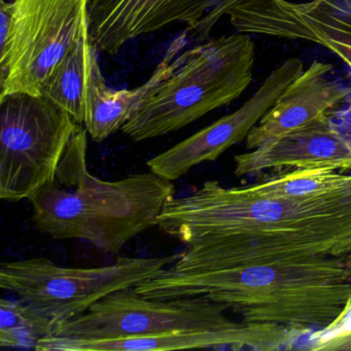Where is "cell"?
<instances>
[{
    "label": "cell",
    "mask_w": 351,
    "mask_h": 351,
    "mask_svg": "<svg viewBox=\"0 0 351 351\" xmlns=\"http://www.w3.org/2000/svg\"><path fill=\"white\" fill-rule=\"evenodd\" d=\"M332 128L351 147V99L328 116Z\"/></svg>",
    "instance_id": "cell-21"
},
{
    "label": "cell",
    "mask_w": 351,
    "mask_h": 351,
    "mask_svg": "<svg viewBox=\"0 0 351 351\" xmlns=\"http://www.w3.org/2000/svg\"><path fill=\"white\" fill-rule=\"evenodd\" d=\"M12 5L5 0H0V67L8 60L11 43Z\"/></svg>",
    "instance_id": "cell-20"
},
{
    "label": "cell",
    "mask_w": 351,
    "mask_h": 351,
    "mask_svg": "<svg viewBox=\"0 0 351 351\" xmlns=\"http://www.w3.org/2000/svg\"><path fill=\"white\" fill-rule=\"evenodd\" d=\"M223 0H88V27L100 52L116 55L127 43L170 24L194 29Z\"/></svg>",
    "instance_id": "cell-11"
},
{
    "label": "cell",
    "mask_w": 351,
    "mask_h": 351,
    "mask_svg": "<svg viewBox=\"0 0 351 351\" xmlns=\"http://www.w3.org/2000/svg\"><path fill=\"white\" fill-rule=\"evenodd\" d=\"M330 63L314 60L291 82L246 137L254 149L287 133L309 126L351 99V87L330 77Z\"/></svg>",
    "instance_id": "cell-13"
},
{
    "label": "cell",
    "mask_w": 351,
    "mask_h": 351,
    "mask_svg": "<svg viewBox=\"0 0 351 351\" xmlns=\"http://www.w3.org/2000/svg\"><path fill=\"white\" fill-rule=\"evenodd\" d=\"M236 176L265 171L328 168L351 171V147L332 128L328 117L234 157Z\"/></svg>",
    "instance_id": "cell-14"
},
{
    "label": "cell",
    "mask_w": 351,
    "mask_h": 351,
    "mask_svg": "<svg viewBox=\"0 0 351 351\" xmlns=\"http://www.w3.org/2000/svg\"><path fill=\"white\" fill-rule=\"evenodd\" d=\"M56 324L23 300L0 301V346L36 350L40 341L54 335Z\"/></svg>",
    "instance_id": "cell-18"
},
{
    "label": "cell",
    "mask_w": 351,
    "mask_h": 351,
    "mask_svg": "<svg viewBox=\"0 0 351 351\" xmlns=\"http://www.w3.org/2000/svg\"><path fill=\"white\" fill-rule=\"evenodd\" d=\"M250 34L223 36L186 49L178 69L158 84L122 128L135 141L176 132L241 96L252 81Z\"/></svg>",
    "instance_id": "cell-4"
},
{
    "label": "cell",
    "mask_w": 351,
    "mask_h": 351,
    "mask_svg": "<svg viewBox=\"0 0 351 351\" xmlns=\"http://www.w3.org/2000/svg\"><path fill=\"white\" fill-rule=\"evenodd\" d=\"M97 52L90 36L87 19L73 48L42 90V95L66 110L81 125L85 123L87 114L88 86Z\"/></svg>",
    "instance_id": "cell-16"
},
{
    "label": "cell",
    "mask_w": 351,
    "mask_h": 351,
    "mask_svg": "<svg viewBox=\"0 0 351 351\" xmlns=\"http://www.w3.org/2000/svg\"><path fill=\"white\" fill-rule=\"evenodd\" d=\"M304 71L303 62L289 58L268 75L256 93L235 112L215 121L147 161L152 172L176 180L204 162L215 161L228 149L245 141L248 133L277 98Z\"/></svg>",
    "instance_id": "cell-10"
},
{
    "label": "cell",
    "mask_w": 351,
    "mask_h": 351,
    "mask_svg": "<svg viewBox=\"0 0 351 351\" xmlns=\"http://www.w3.org/2000/svg\"><path fill=\"white\" fill-rule=\"evenodd\" d=\"M343 261H344L345 267H346L347 272H348L349 278L351 279V254L345 256V258H343Z\"/></svg>",
    "instance_id": "cell-22"
},
{
    "label": "cell",
    "mask_w": 351,
    "mask_h": 351,
    "mask_svg": "<svg viewBox=\"0 0 351 351\" xmlns=\"http://www.w3.org/2000/svg\"><path fill=\"white\" fill-rule=\"evenodd\" d=\"M298 330L272 324L243 322L231 330H186L156 336L122 339H73L51 336L40 341L38 351H134L180 350V349L248 348L260 350L289 348Z\"/></svg>",
    "instance_id": "cell-12"
},
{
    "label": "cell",
    "mask_w": 351,
    "mask_h": 351,
    "mask_svg": "<svg viewBox=\"0 0 351 351\" xmlns=\"http://www.w3.org/2000/svg\"><path fill=\"white\" fill-rule=\"evenodd\" d=\"M80 125L46 96L0 97V198L29 199L52 180Z\"/></svg>",
    "instance_id": "cell-6"
},
{
    "label": "cell",
    "mask_w": 351,
    "mask_h": 351,
    "mask_svg": "<svg viewBox=\"0 0 351 351\" xmlns=\"http://www.w3.org/2000/svg\"><path fill=\"white\" fill-rule=\"evenodd\" d=\"M248 186L256 194L276 198L351 195V173L328 168L281 170Z\"/></svg>",
    "instance_id": "cell-17"
},
{
    "label": "cell",
    "mask_w": 351,
    "mask_h": 351,
    "mask_svg": "<svg viewBox=\"0 0 351 351\" xmlns=\"http://www.w3.org/2000/svg\"><path fill=\"white\" fill-rule=\"evenodd\" d=\"M182 252L159 258H120L96 268H71L46 258L3 262L0 287L16 293L58 324L85 313L114 291L135 287L174 264Z\"/></svg>",
    "instance_id": "cell-5"
},
{
    "label": "cell",
    "mask_w": 351,
    "mask_h": 351,
    "mask_svg": "<svg viewBox=\"0 0 351 351\" xmlns=\"http://www.w3.org/2000/svg\"><path fill=\"white\" fill-rule=\"evenodd\" d=\"M188 44L189 34L184 32L169 45L149 81L131 90L108 88L98 58L95 59L88 86L87 114L84 123L94 141L101 143L124 127L149 92L178 69Z\"/></svg>",
    "instance_id": "cell-15"
},
{
    "label": "cell",
    "mask_w": 351,
    "mask_h": 351,
    "mask_svg": "<svg viewBox=\"0 0 351 351\" xmlns=\"http://www.w3.org/2000/svg\"><path fill=\"white\" fill-rule=\"evenodd\" d=\"M225 16L241 34L307 40L324 47L351 75V0H242Z\"/></svg>",
    "instance_id": "cell-9"
},
{
    "label": "cell",
    "mask_w": 351,
    "mask_h": 351,
    "mask_svg": "<svg viewBox=\"0 0 351 351\" xmlns=\"http://www.w3.org/2000/svg\"><path fill=\"white\" fill-rule=\"evenodd\" d=\"M87 149L88 132L80 125L54 178L28 199L32 221L54 239L84 240L116 256L133 238L157 226L174 197V186L152 171L100 180L89 172Z\"/></svg>",
    "instance_id": "cell-3"
},
{
    "label": "cell",
    "mask_w": 351,
    "mask_h": 351,
    "mask_svg": "<svg viewBox=\"0 0 351 351\" xmlns=\"http://www.w3.org/2000/svg\"><path fill=\"white\" fill-rule=\"evenodd\" d=\"M241 1L242 0H223L217 7H215V9L209 12L201 20L200 23L194 29L191 30V32L194 34V36H196L198 40H206L209 34H210L211 30L217 25V22L225 16L226 12L231 9L234 5H237V3H241Z\"/></svg>",
    "instance_id": "cell-19"
},
{
    "label": "cell",
    "mask_w": 351,
    "mask_h": 351,
    "mask_svg": "<svg viewBox=\"0 0 351 351\" xmlns=\"http://www.w3.org/2000/svg\"><path fill=\"white\" fill-rule=\"evenodd\" d=\"M227 307L207 298L151 299L135 287L110 293L88 311L55 328L53 336L73 339H122L186 330L239 328L243 322L228 317Z\"/></svg>",
    "instance_id": "cell-7"
},
{
    "label": "cell",
    "mask_w": 351,
    "mask_h": 351,
    "mask_svg": "<svg viewBox=\"0 0 351 351\" xmlns=\"http://www.w3.org/2000/svg\"><path fill=\"white\" fill-rule=\"evenodd\" d=\"M157 227L189 246L174 272L343 258L351 254V195L276 198L208 180L171 198Z\"/></svg>",
    "instance_id": "cell-1"
},
{
    "label": "cell",
    "mask_w": 351,
    "mask_h": 351,
    "mask_svg": "<svg viewBox=\"0 0 351 351\" xmlns=\"http://www.w3.org/2000/svg\"><path fill=\"white\" fill-rule=\"evenodd\" d=\"M151 299L202 297L225 305L245 324L308 332L326 328L351 301V279L336 258L254 265L225 270H162L135 287Z\"/></svg>",
    "instance_id": "cell-2"
},
{
    "label": "cell",
    "mask_w": 351,
    "mask_h": 351,
    "mask_svg": "<svg viewBox=\"0 0 351 351\" xmlns=\"http://www.w3.org/2000/svg\"><path fill=\"white\" fill-rule=\"evenodd\" d=\"M8 60L0 67V97L42 95L47 80L87 22L88 0H12Z\"/></svg>",
    "instance_id": "cell-8"
}]
</instances>
